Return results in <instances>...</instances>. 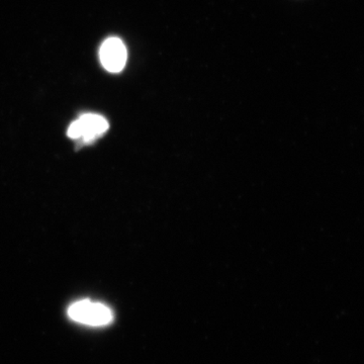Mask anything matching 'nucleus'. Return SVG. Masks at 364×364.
<instances>
[{
	"mask_svg": "<svg viewBox=\"0 0 364 364\" xmlns=\"http://www.w3.org/2000/svg\"><path fill=\"white\" fill-rule=\"evenodd\" d=\"M128 53L123 41L119 38H109L102 43L100 50V59L105 70L119 73L124 68Z\"/></svg>",
	"mask_w": 364,
	"mask_h": 364,
	"instance_id": "obj_3",
	"label": "nucleus"
},
{
	"mask_svg": "<svg viewBox=\"0 0 364 364\" xmlns=\"http://www.w3.org/2000/svg\"><path fill=\"white\" fill-rule=\"evenodd\" d=\"M109 129L105 117L95 114H82L73 122L68 128V136L71 139H82L88 143L102 136Z\"/></svg>",
	"mask_w": 364,
	"mask_h": 364,
	"instance_id": "obj_2",
	"label": "nucleus"
},
{
	"mask_svg": "<svg viewBox=\"0 0 364 364\" xmlns=\"http://www.w3.org/2000/svg\"><path fill=\"white\" fill-rule=\"evenodd\" d=\"M68 316L75 322L93 327L111 324L114 320V314L109 306L88 299L72 304L68 309Z\"/></svg>",
	"mask_w": 364,
	"mask_h": 364,
	"instance_id": "obj_1",
	"label": "nucleus"
}]
</instances>
